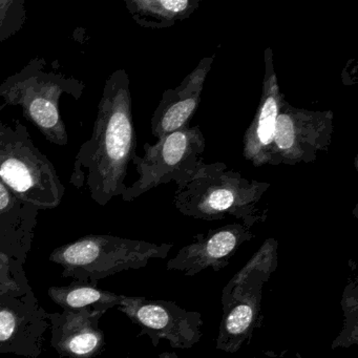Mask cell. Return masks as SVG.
<instances>
[{"instance_id":"9","label":"cell","mask_w":358,"mask_h":358,"mask_svg":"<svg viewBox=\"0 0 358 358\" xmlns=\"http://www.w3.org/2000/svg\"><path fill=\"white\" fill-rule=\"evenodd\" d=\"M334 133L332 110H310L282 100L268 164L314 162L328 152Z\"/></svg>"},{"instance_id":"16","label":"cell","mask_w":358,"mask_h":358,"mask_svg":"<svg viewBox=\"0 0 358 358\" xmlns=\"http://www.w3.org/2000/svg\"><path fill=\"white\" fill-rule=\"evenodd\" d=\"M201 0H129L125 1L131 17L142 28L163 30L188 20Z\"/></svg>"},{"instance_id":"18","label":"cell","mask_w":358,"mask_h":358,"mask_svg":"<svg viewBox=\"0 0 358 358\" xmlns=\"http://www.w3.org/2000/svg\"><path fill=\"white\" fill-rule=\"evenodd\" d=\"M351 264V273L341 295V309L343 312V326L333 341V350L348 349L358 343V278L357 268L354 261Z\"/></svg>"},{"instance_id":"4","label":"cell","mask_w":358,"mask_h":358,"mask_svg":"<svg viewBox=\"0 0 358 358\" xmlns=\"http://www.w3.org/2000/svg\"><path fill=\"white\" fill-rule=\"evenodd\" d=\"M173 247L118 236H87L58 247L50 259L64 268L62 278L98 282L127 270L146 267L152 259H166Z\"/></svg>"},{"instance_id":"21","label":"cell","mask_w":358,"mask_h":358,"mask_svg":"<svg viewBox=\"0 0 358 358\" xmlns=\"http://www.w3.org/2000/svg\"><path fill=\"white\" fill-rule=\"evenodd\" d=\"M141 358H148V357H141ZM157 358H179V356L175 353V352H164V353H161L160 355Z\"/></svg>"},{"instance_id":"8","label":"cell","mask_w":358,"mask_h":358,"mask_svg":"<svg viewBox=\"0 0 358 358\" xmlns=\"http://www.w3.org/2000/svg\"><path fill=\"white\" fill-rule=\"evenodd\" d=\"M39 60H33L22 72L0 85V96L12 106H22L24 116L36 125L49 141L68 143V133L59 114V100L69 87H76L59 75L43 72Z\"/></svg>"},{"instance_id":"12","label":"cell","mask_w":358,"mask_h":358,"mask_svg":"<svg viewBox=\"0 0 358 358\" xmlns=\"http://www.w3.org/2000/svg\"><path fill=\"white\" fill-rule=\"evenodd\" d=\"M264 64L265 73L261 99L252 122L243 138V156L255 167L264 166L269 162L278 112L285 99L274 69L273 51L270 48L264 52Z\"/></svg>"},{"instance_id":"15","label":"cell","mask_w":358,"mask_h":358,"mask_svg":"<svg viewBox=\"0 0 358 358\" xmlns=\"http://www.w3.org/2000/svg\"><path fill=\"white\" fill-rule=\"evenodd\" d=\"M37 210L29 205L18 213L0 215V265L22 268L34 236Z\"/></svg>"},{"instance_id":"17","label":"cell","mask_w":358,"mask_h":358,"mask_svg":"<svg viewBox=\"0 0 358 358\" xmlns=\"http://www.w3.org/2000/svg\"><path fill=\"white\" fill-rule=\"evenodd\" d=\"M98 282L74 280L69 286L51 287L48 291L50 299L64 310H104L118 307L124 295H118L97 287Z\"/></svg>"},{"instance_id":"11","label":"cell","mask_w":358,"mask_h":358,"mask_svg":"<svg viewBox=\"0 0 358 358\" xmlns=\"http://www.w3.org/2000/svg\"><path fill=\"white\" fill-rule=\"evenodd\" d=\"M251 228L242 223H232L196 234L190 244L182 247L166 264L169 271L194 276L204 270L220 271L229 265L245 243L255 238Z\"/></svg>"},{"instance_id":"10","label":"cell","mask_w":358,"mask_h":358,"mask_svg":"<svg viewBox=\"0 0 358 358\" xmlns=\"http://www.w3.org/2000/svg\"><path fill=\"white\" fill-rule=\"evenodd\" d=\"M117 308L139 327L140 336L150 337L155 347L166 341L173 349L187 350L202 339L201 313L188 311L175 301L123 296Z\"/></svg>"},{"instance_id":"6","label":"cell","mask_w":358,"mask_h":358,"mask_svg":"<svg viewBox=\"0 0 358 358\" xmlns=\"http://www.w3.org/2000/svg\"><path fill=\"white\" fill-rule=\"evenodd\" d=\"M50 313L37 301L22 268L0 265V353L37 358Z\"/></svg>"},{"instance_id":"13","label":"cell","mask_w":358,"mask_h":358,"mask_svg":"<svg viewBox=\"0 0 358 358\" xmlns=\"http://www.w3.org/2000/svg\"><path fill=\"white\" fill-rule=\"evenodd\" d=\"M104 310H64L50 313L51 345L62 357L94 358L103 352L106 337L99 322Z\"/></svg>"},{"instance_id":"3","label":"cell","mask_w":358,"mask_h":358,"mask_svg":"<svg viewBox=\"0 0 358 358\" xmlns=\"http://www.w3.org/2000/svg\"><path fill=\"white\" fill-rule=\"evenodd\" d=\"M278 241L267 238L224 287L215 349L236 353L250 343L261 324L264 286L278 268Z\"/></svg>"},{"instance_id":"1","label":"cell","mask_w":358,"mask_h":358,"mask_svg":"<svg viewBox=\"0 0 358 358\" xmlns=\"http://www.w3.org/2000/svg\"><path fill=\"white\" fill-rule=\"evenodd\" d=\"M136 146L129 75L118 70L106 81L93 135L77 155L71 182L78 187L85 184L92 199L101 206L122 196Z\"/></svg>"},{"instance_id":"2","label":"cell","mask_w":358,"mask_h":358,"mask_svg":"<svg viewBox=\"0 0 358 358\" xmlns=\"http://www.w3.org/2000/svg\"><path fill=\"white\" fill-rule=\"evenodd\" d=\"M270 184L247 179L223 162H203L194 177L177 186L173 205L186 217L203 221L238 220L247 227L267 221L262 205Z\"/></svg>"},{"instance_id":"20","label":"cell","mask_w":358,"mask_h":358,"mask_svg":"<svg viewBox=\"0 0 358 358\" xmlns=\"http://www.w3.org/2000/svg\"><path fill=\"white\" fill-rule=\"evenodd\" d=\"M29 203L22 202L3 182L0 181V215L18 213L28 206Z\"/></svg>"},{"instance_id":"7","label":"cell","mask_w":358,"mask_h":358,"mask_svg":"<svg viewBox=\"0 0 358 358\" xmlns=\"http://www.w3.org/2000/svg\"><path fill=\"white\" fill-rule=\"evenodd\" d=\"M206 141L200 127H188L169 134L155 144L144 145V156L136 155L131 162L139 178L127 188L123 201L131 202L150 190L175 182L189 181L204 162Z\"/></svg>"},{"instance_id":"5","label":"cell","mask_w":358,"mask_h":358,"mask_svg":"<svg viewBox=\"0 0 358 358\" xmlns=\"http://www.w3.org/2000/svg\"><path fill=\"white\" fill-rule=\"evenodd\" d=\"M0 181L37 209L54 208L64 196L53 165L35 148L22 124L13 129L0 123Z\"/></svg>"},{"instance_id":"14","label":"cell","mask_w":358,"mask_h":358,"mask_svg":"<svg viewBox=\"0 0 358 358\" xmlns=\"http://www.w3.org/2000/svg\"><path fill=\"white\" fill-rule=\"evenodd\" d=\"M215 59V55L203 58L179 87L163 93L162 99L152 117V135L157 140L190 127V121L200 106L203 89Z\"/></svg>"},{"instance_id":"22","label":"cell","mask_w":358,"mask_h":358,"mask_svg":"<svg viewBox=\"0 0 358 358\" xmlns=\"http://www.w3.org/2000/svg\"><path fill=\"white\" fill-rule=\"evenodd\" d=\"M259 358H282V356H278L275 355V354L273 353V352H267V353L265 354V356H263V357Z\"/></svg>"},{"instance_id":"19","label":"cell","mask_w":358,"mask_h":358,"mask_svg":"<svg viewBox=\"0 0 358 358\" xmlns=\"http://www.w3.org/2000/svg\"><path fill=\"white\" fill-rule=\"evenodd\" d=\"M27 20L24 1H0V43L17 33Z\"/></svg>"}]
</instances>
